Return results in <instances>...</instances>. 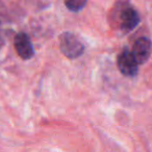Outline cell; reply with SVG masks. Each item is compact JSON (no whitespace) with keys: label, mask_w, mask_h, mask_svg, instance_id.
<instances>
[{"label":"cell","mask_w":152,"mask_h":152,"mask_svg":"<svg viewBox=\"0 0 152 152\" xmlns=\"http://www.w3.org/2000/svg\"><path fill=\"white\" fill-rule=\"evenodd\" d=\"M59 48L68 58H77L85 52V45L72 32H65L59 37Z\"/></svg>","instance_id":"1"},{"label":"cell","mask_w":152,"mask_h":152,"mask_svg":"<svg viewBox=\"0 0 152 152\" xmlns=\"http://www.w3.org/2000/svg\"><path fill=\"white\" fill-rule=\"evenodd\" d=\"M118 20L121 29L124 32H129L140 23V16L132 7L126 4V7H121L119 11Z\"/></svg>","instance_id":"2"},{"label":"cell","mask_w":152,"mask_h":152,"mask_svg":"<svg viewBox=\"0 0 152 152\" xmlns=\"http://www.w3.org/2000/svg\"><path fill=\"white\" fill-rule=\"evenodd\" d=\"M117 64H118V68L120 72L125 76H130L133 77L137 74L139 71V67H137V61L133 57L131 51L124 49L122 52L119 54L118 59H117Z\"/></svg>","instance_id":"3"},{"label":"cell","mask_w":152,"mask_h":152,"mask_svg":"<svg viewBox=\"0 0 152 152\" xmlns=\"http://www.w3.org/2000/svg\"><path fill=\"white\" fill-rule=\"evenodd\" d=\"M152 52V43L148 38L145 37H141L134 42L132 46V53L133 57L137 61V65H142V64L146 63L148 58L150 57Z\"/></svg>","instance_id":"4"},{"label":"cell","mask_w":152,"mask_h":152,"mask_svg":"<svg viewBox=\"0 0 152 152\" xmlns=\"http://www.w3.org/2000/svg\"><path fill=\"white\" fill-rule=\"evenodd\" d=\"M15 48L18 55L23 59H29L34 55V47L30 39L24 32H20L16 36Z\"/></svg>","instance_id":"5"},{"label":"cell","mask_w":152,"mask_h":152,"mask_svg":"<svg viewBox=\"0 0 152 152\" xmlns=\"http://www.w3.org/2000/svg\"><path fill=\"white\" fill-rule=\"evenodd\" d=\"M65 4L70 11L78 12L81 9H83V7L87 4V1H85V0H71V1H66Z\"/></svg>","instance_id":"6"}]
</instances>
